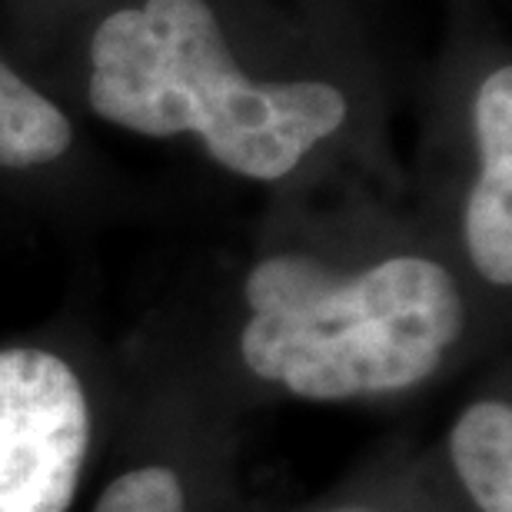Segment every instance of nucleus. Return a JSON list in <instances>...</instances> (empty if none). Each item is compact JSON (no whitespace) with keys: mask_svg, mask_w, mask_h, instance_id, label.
Segmentation results:
<instances>
[{"mask_svg":"<svg viewBox=\"0 0 512 512\" xmlns=\"http://www.w3.org/2000/svg\"><path fill=\"white\" fill-rule=\"evenodd\" d=\"M439 80L459 104L469 187L459 200V240L489 286L512 283V54L503 24L459 0L436 50Z\"/></svg>","mask_w":512,"mask_h":512,"instance_id":"3","label":"nucleus"},{"mask_svg":"<svg viewBox=\"0 0 512 512\" xmlns=\"http://www.w3.org/2000/svg\"><path fill=\"white\" fill-rule=\"evenodd\" d=\"M87 446L77 373L47 350H0V512H67Z\"/></svg>","mask_w":512,"mask_h":512,"instance_id":"4","label":"nucleus"},{"mask_svg":"<svg viewBox=\"0 0 512 512\" xmlns=\"http://www.w3.org/2000/svg\"><path fill=\"white\" fill-rule=\"evenodd\" d=\"M449 449L476 506L483 512H512V409L496 399L469 406L456 419Z\"/></svg>","mask_w":512,"mask_h":512,"instance_id":"6","label":"nucleus"},{"mask_svg":"<svg viewBox=\"0 0 512 512\" xmlns=\"http://www.w3.org/2000/svg\"><path fill=\"white\" fill-rule=\"evenodd\" d=\"M110 4L114 0H4L10 54L37 70L60 47V40Z\"/></svg>","mask_w":512,"mask_h":512,"instance_id":"7","label":"nucleus"},{"mask_svg":"<svg viewBox=\"0 0 512 512\" xmlns=\"http://www.w3.org/2000/svg\"><path fill=\"white\" fill-rule=\"evenodd\" d=\"M389 60L363 0H114L34 74L100 124L276 187L373 124Z\"/></svg>","mask_w":512,"mask_h":512,"instance_id":"1","label":"nucleus"},{"mask_svg":"<svg viewBox=\"0 0 512 512\" xmlns=\"http://www.w3.org/2000/svg\"><path fill=\"white\" fill-rule=\"evenodd\" d=\"M77 150V127L64 100L24 60L0 50V170L40 173Z\"/></svg>","mask_w":512,"mask_h":512,"instance_id":"5","label":"nucleus"},{"mask_svg":"<svg viewBox=\"0 0 512 512\" xmlns=\"http://www.w3.org/2000/svg\"><path fill=\"white\" fill-rule=\"evenodd\" d=\"M94 512H187V503L173 469L140 466L117 476L97 499Z\"/></svg>","mask_w":512,"mask_h":512,"instance_id":"8","label":"nucleus"},{"mask_svg":"<svg viewBox=\"0 0 512 512\" xmlns=\"http://www.w3.org/2000/svg\"><path fill=\"white\" fill-rule=\"evenodd\" d=\"M336 512H360V509H336Z\"/></svg>","mask_w":512,"mask_h":512,"instance_id":"9","label":"nucleus"},{"mask_svg":"<svg viewBox=\"0 0 512 512\" xmlns=\"http://www.w3.org/2000/svg\"><path fill=\"white\" fill-rule=\"evenodd\" d=\"M243 363L303 399L423 383L466 326L456 273L419 250L340 266L303 247L266 250L243 276Z\"/></svg>","mask_w":512,"mask_h":512,"instance_id":"2","label":"nucleus"}]
</instances>
